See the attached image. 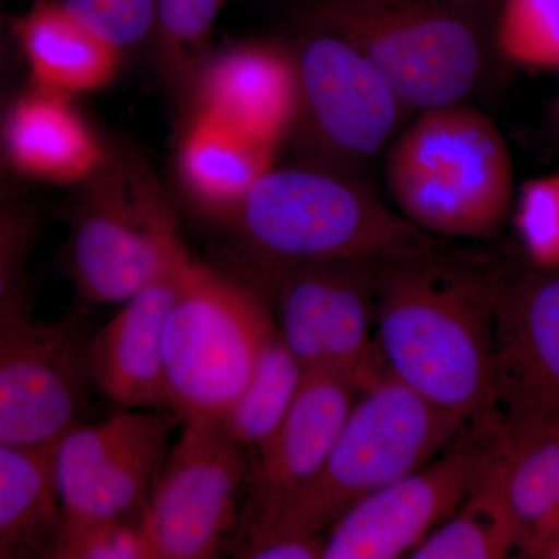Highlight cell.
<instances>
[{
  "mask_svg": "<svg viewBox=\"0 0 559 559\" xmlns=\"http://www.w3.org/2000/svg\"><path fill=\"white\" fill-rule=\"evenodd\" d=\"M90 337L81 320H43L31 296L0 314V447L51 450L86 406Z\"/></svg>",
  "mask_w": 559,
  "mask_h": 559,
  "instance_id": "obj_8",
  "label": "cell"
},
{
  "mask_svg": "<svg viewBox=\"0 0 559 559\" xmlns=\"http://www.w3.org/2000/svg\"><path fill=\"white\" fill-rule=\"evenodd\" d=\"M197 110L278 148L300 114L296 57L274 44L250 43L210 53L193 79Z\"/></svg>",
  "mask_w": 559,
  "mask_h": 559,
  "instance_id": "obj_16",
  "label": "cell"
},
{
  "mask_svg": "<svg viewBox=\"0 0 559 559\" xmlns=\"http://www.w3.org/2000/svg\"><path fill=\"white\" fill-rule=\"evenodd\" d=\"M272 330L248 289L191 261L162 345L171 409L180 418L223 417L248 384Z\"/></svg>",
  "mask_w": 559,
  "mask_h": 559,
  "instance_id": "obj_7",
  "label": "cell"
},
{
  "mask_svg": "<svg viewBox=\"0 0 559 559\" xmlns=\"http://www.w3.org/2000/svg\"><path fill=\"white\" fill-rule=\"evenodd\" d=\"M459 5L468 7V9L480 11L488 5H498L499 0H450Z\"/></svg>",
  "mask_w": 559,
  "mask_h": 559,
  "instance_id": "obj_33",
  "label": "cell"
},
{
  "mask_svg": "<svg viewBox=\"0 0 559 559\" xmlns=\"http://www.w3.org/2000/svg\"><path fill=\"white\" fill-rule=\"evenodd\" d=\"M171 425L154 411L127 409L73 426L51 448L58 528L143 520L168 451Z\"/></svg>",
  "mask_w": 559,
  "mask_h": 559,
  "instance_id": "obj_11",
  "label": "cell"
},
{
  "mask_svg": "<svg viewBox=\"0 0 559 559\" xmlns=\"http://www.w3.org/2000/svg\"><path fill=\"white\" fill-rule=\"evenodd\" d=\"M11 51L9 44L0 36V110L5 105V91L9 84L10 66H11Z\"/></svg>",
  "mask_w": 559,
  "mask_h": 559,
  "instance_id": "obj_32",
  "label": "cell"
},
{
  "mask_svg": "<svg viewBox=\"0 0 559 559\" xmlns=\"http://www.w3.org/2000/svg\"><path fill=\"white\" fill-rule=\"evenodd\" d=\"M441 457L360 500L325 538L323 559H395L411 554L459 509L498 457L502 439L488 425Z\"/></svg>",
  "mask_w": 559,
  "mask_h": 559,
  "instance_id": "obj_13",
  "label": "cell"
},
{
  "mask_svg": "<svg viewBox=\"0 0 559 559\" xmlns=\"http://www.w3.org/2000/svg\"><path fill=\"white\" fill-rule=\"evenodd\" d=\"M325 539L318 536H285L250 544L245 551L252 559H323Z\"/></svg>",
  "mask_w": 559,
  "mask_h": 559,
  "instance_id": "obj_31",
  "label": "cell"
},
{
  "mask_svg": "<svg viewBox=\"0 0 559 559\" xmlns=\"http://www.w3.org/2000/svg\"><path fill=\"white\" fill-rule=\"evenodd\" d=\"M294 57L300 84L296 131L337 170L377 157L406 108L381 70L347 40L323 31Z\"/></svg>",
  "mask_w": 559,
  "mask_h": 559,
  "instance_id": "obj_14",
  "label": "cell"
},
{
  "mask_svg": "<svg viewBox=\"0 0 559 559\" xmlns=\"http://www.w3.org/2000/svg\"><path fill=\"white\" fill-rule=\"evenodd\" d=\"M500 452V451H499ZM495 462V460H492ZM516 550L492 463L457 510L411 551L412 559H500Z\"/></svg>",
  "mask_w": 559,
  "mask_h": 559,
  "instance_id": "obj_24",
  "label": "cell"
},
{
  "mask_svg": "<svg viewBox=\"0 0 559 559\" xmlns=\"http://www.w3.org/2000/svg\"><path fill=\"white\" fill-rule=\"evenodd\" d=\"M381 261L286 264L277 294V330L307 374L348 382L359 393L389 373L371 336Z\"/></svg>",
  "mask_w": 559,
  "mask_h": 559,
  "instance_id": "obj_9",
  "label": "cell"
},
{
  "mask_svg": "<svg viewBox=\"0 0 559 559\" xmlns=\"http://www.w3.org/2000/svg\"><path fill=\"white\" fill-rule=\"evenodd\" d=\"M516 551L536 558L559 535V430L503 444L492 462Z\"/></svg>",
  "mask_w": 559,
  "mask_h": 559,
  "instance_id": "obj_21",
  "label": "cell"
},
{
  "mask_svg": "<svg viewBox=\"0 0 559 559\" xmlns=\"http://www.w3.org/2000/svg\"><path fill=\"white\" fill-rule=\"evenodd\" d=\"M558 105H559V100H558Z\"/></svg>",
  "mask_w": 559,
  "mask_h": 559,
  "instance_id": "obj_35",
  "label": "cell"
},
{
  "mask_svg": "<svg viewBox=\"0 0 559 559\" xmlns=\"http://www.w3.org/2000/svg\"><path fill=\"white\" fill-rule=\"evenodd\" d=\"M70 14L121 51L142 43L154 27V0H57Z\"/></svg>",
  "mask_w": 559,
  "mask_h": 559,
  "instance_id": "obj_30",
  "label": "cell"
},
{
  "mask_svg": "<svg viewBox=\"0 0 559 559\" xmlns=\"http://www.w3.org/2000/svg\"><path fill=\"white\" fill-rule=\"evenodd\" d=\"M358 390L325 374H305L299 395L263 447L250 476V535L329 457Z\"/></svg>",
  "mask_w": 559,
  "mask_h": 559,
  "instance_id": "obj_17",
  "label": "cell"
},
{
  "mask_svg": "<svg viewBox=\"0 0 559 559\" xmlns=\"http://www.w3.org/2000/svg\"><path fill=\"white\" fill-rule=\"evenodd\" d=\"M539 559H559V535L536 555Z\"/></svg>",
  "mask_w": 559,
  "mask_h": 559,
  "instance_id": "obj_34",
  "label": "cell"
},
{
  "mask_svg": "<svg viewBox=\"0 0 559 559\" xmlns=\"http://www.w3.org/2000/svg\"><path fill=\"white\" fill-rule=\"evenodd\" d=\"M384 173L401 216L430 237H491L513 201L506 139L463 103L423 109L390 146Z\"/></svg>",
  "mask_w": 559,
  "mask_h": 559,
  "instance_id": "obj_3",
  "label": "cell"
},
{
  "mask_svg": "<svg viewBox=\"0 0 559 559\" xmlns=\"http://www.w3.org/2000/svg\"><path fill=\"white\" fill-rule=\"evenodd\" d=\"M58 525L51 450L0 447V559L49 558Z\"/></svg>",
  "mask_w": 559,
  "mask_h": 559,
  "instance_id": "obj_22",
  "label": "cell"
},
{
  "mask_svg": "<svg viewBox=\"0 0 559 559\" xmlns=\"http://www.w3.org/2000/svg\"><path fill=\"white\" fill-rule=\"evenodd\" d=\"M221 3L223 0H154L162 58L176 79L193 81L207 60L210 32Z\"/></svg>",
  "mask_w": 559,
  "mask_h": 559,
  "instance_id": "obj_26",
  "label": "cell"
},
{
  "mask_svg": "<svg viewBox=\"0 0 559 559\" xmlns=\"http://www.w3.org/2000/svg\"><path fill=\"white\" fill-rule=\"evenodd\" d=\"M314 20L362 51L406 108L462 103L487 66L480 11L450 0H322Z\"/></svg>",
  "mask_w": 559,
  "mask_h": 559,
  "instance_id": "obj_5",
  "label": "cell"
},
{
  "mask_svg": "<svg viewBox=\"0 0 559 559\" xmlns=\"http://www.w3.org/2000/svg\"><path fill=\"white\" fill-rule=\"evenodd\" d=\"M81 187L68 242V270L81 299L123 305L189 252L145 170L109 159Z\"/></svg>",
  "mask_w": 559,
  "mask_h": 559,
  "instance_id": "obj_6",
  "label": "cell"
},
{
  "mask_svg": "<svg viewBox=\"0 0 559 559\" xmlns=\"http://www.w3.org/2000/svg\"><path fill=\"white\" fill-rule=\"evenodd\" d=\"M278 148L197 110L180 139L176 170L198 209L224 218L275 167Z\"/></svg>",
  "mask_w": 559,
  "mask_h": 559,
  "instance_id": "obj_20",
  "label": "cell"
},
{
  "mask_svg": "<svg viewBox=\"0 0 559 559\" xmlns=\"http://www.w3.org/2000/svg\"><path fill=\"white\" fill-rule=\"evenodd\" d=\"M39 231V212L20 191L0 194V314L31 296L25 274Z\"/></svg>",
  "mask_w": 559,
  "mask_h": 559,
  "instance_id": "obj_27",
  "label": "cell"
},
{
  "mask_svg": "<svg viewBox=\"0 0 559 559\" xmlns=\"http://www.w3.org/2000/svg\"><path fill=\"white\" fill-rule=\"evenodd\" d=\"M72 100L31 83L5 102L0 110V165L11 176L81 187L108 164L102 140Z\"/></svg>",
  "mask_w": 559,
  "mask_h": 559,
  "instance_id": "obj_18",
  "label": "cell"
},
{
  "mask_svg": "<svg viewBox=\"0 0 559 559\" xmlns=\"http://www.w3.org/2000/svg\"><path fill=\"white\" fill-rule=\"evenodd\" d=\"M518 227L530 255L543 270L559 267V175L522 187Z\"/></svg>",
  "mask_w": 559,
  "mask_h": 559,
  "instance_id": "obj_29",
  "label": "cell"
},
{
  "mask_svg": "<svg viewBox=\"0 0 559 559\" xmlns=\"http://www.w3.org/2000/svg\"><path fill=\"white\" fill-rule=\"evenodd\" d=\"M496 293L439 253L378 270L377 341L389 373L468 426L491 425Z\"/></svg>",
  "mask_w": 559,
  "mask_h": 559,
  "instance_id": "obj_1",
  "label": "cell"
},
{
  "mask_svg": "<svg viewBox=\"0 0 559 559\" xmlns=\"http://www.w3.org/2000/svg\"><path fill=\"white\" fill-rule=\"evenodd\" d=\"M465 426L385 374L353 404L318 473L283 500L250 544L329 532L360 500L430 462Z\"/></svg>",
  "mask_w": 559,
  "mask_h": 559,
  "instance_id": "obj_4",
  "label": "cell"
},
{
  "mask_svg": "<svg viewBox=\"0 0 559 559\" xmlns=\"http://www.w3.org/2000/svg\"><path fill=\"white\" fill-rule=\"evenodd\" d=\"M495 46L521 68L559 69V0H499Z\"/></svg>",
  "mask_w": 559,
  "mask_h": 559,
  "instance_id": "obj_25",
  "label": "cell"
},
{
  "mask_svg": "<svg viewBox=\"0 0 559 559\" xmlns=\"http://www.w3.org/2000/svg\"><path fill=\"white\" fill-rule=\"evenodd\" d=\"M13 38L32 84L70 98L109 86L123 58L119 47L50 0H39L14 22Z\"/></svg>",
  "mask_w": 559,
  "mask_h": 559,
  "instance_id": "obj_19",
  "label": "cell"
},
{
  "mask_svg": "<svg viewBox=\"0 0 559 559\" xmlns=\"http://www.w3.org/2000/svg\"><path fill=\"white\" fill-rule=\"evenodd\" d=\"M489 421L503 444L559 430V267L496 293Z\"/></svg>",
  "mask_w": 559,
  "mask_h": 559,
  "instance_id": "obj_12",
  "label": "cell"
},
{
  "mask_svg": "<svg viewBox=\"0 0 559 559\" xmlns=\"http://www.w3.org/2000/svg\"><path fill=\"white\" fill-rule=\"evenodd\" d=\"M189 252L159 280L124 301L121 310L90 337L86 364L91 382L124 409L170 407L164 369V330L178 299Z\"/></svg>",
  "mask_w": 559,
  "mask_h": 559,
  "instance_id": "obj_15",
  "label": "cell"
},
{
  "mask_svg": "<svg viewBox=\"0 0 559 559\" xmlns=\"http://www.w3.org/2000/svg\"><path fill=\"white\" fill-rule=\"evenodd\" d=\"M305 374L278 331L272 330L248 384L219 417L221 425L246 450L259 451L288 415Z\"/></svg>",
  "mask_w": 559,
  "mask_h": 559,
  "instance_id": "obj_23",
  "label": "cell"
},
{
  "mask_svg": "<svg viewBox=\"0 0 559 559\" xmlns=\"http://www.w3.org/2000/svg\"><path fill=\"white\" fill-rule=\"evenodd\" d=\"M50 559H156L143 520L92 522L58 528Z\"/></svg>",
  "mask_w": 559,
  "mask_h": 559,
  "instance_id": "obj_28",
  "label": "cell"
},
{
  "mask_svg": "<svg viewBox=\"0 0 559 559\" xmlns=\"http://www.w3.org/2000/svg\"><path fill=\"white\" fill-rule=\"evenodd\" d=\"M221 219L248 248L283 266L437 253L433 237L330 165L271 168Z\"/></svg>",
  "mask_w": 559,
  "mask_h": 559,
  "instance_id": "obj_2",
  "label": "cell"
},
{
  "mask_svg": "<svg viewBox=\"0 0 559 559\" xmlns=\"http://www.w3.org/2000/svg\"><path fill=\"white\" fill-rule=\"evenodd\" d=\"M179 439L162 466L143 524L156 559H210L237 520L248 480V450L219 418H182Z\"/></svg>",
  "mask_w": 559,
  "mask_h": 559,
  "instance_id": "obj_10",
  "label": "cell"
}]
</instances>
